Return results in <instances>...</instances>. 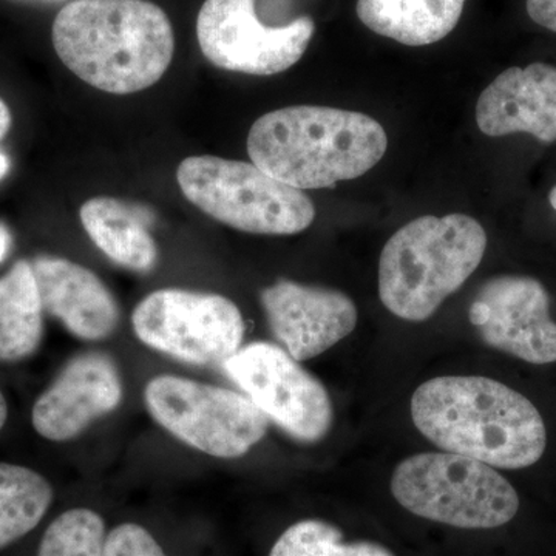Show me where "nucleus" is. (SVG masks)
Instances as JSON below:
<instances>
[{
    "mask_svg": "<svg viewBox=\"0 0 556 556\" xmlns=\"http://www.w3.org/2000/svg\"><path fill=\"white\" fill-rule=\"evenodd\" d=\"M388 138L378 121L361 112L292 105L252 124V163L291 188L325 189L362 177L386 155Z\"/></svg>",
    "mask_w": 556,
    "mask_h": 556,
    "instance_id": "nucleus-3",
    "label": "nucleus"
},
{
    "mask_svg": "<svg viewBox=\"0 0 556 556\" xmlns=\"http://www.w3.org/2000/svg\"><path fill=\"white\" fill-rule=\"evenodd\" d=\"M43 311L70 334L87 342L109 339L119 325V305L93 270L54 255L31 262Z\"/></svg>",
    "mask_w": 556,
    "mask_h": 556,
    "instance_id": "nucleus-15",
    "label": "nucleus"
},
{
    "mask_svg": "<svg viewBox=\"0 0 556 556\" xmlns=\"http://www.w3.org/2000/svg\"><path fill=\"white\" fill-rule=\"evenodd\" d=\"M222 367L289 437L313 444L331 430L334 412L327 388L285 348L269 342L248 343Z\"/></svg>",
    "mask_w": 556,
    "mask_h": 556,
    "instance_id": "nucleus-9",
    "label": "nucleus"
},
{
    "mask_svg": "<svg viewBox=\"0 0 556 556\" xmlns=\"http://www.w3.org/2000/svg\"><path fill=\"white\" fill-rule=\"evenodd\" d=\"M104 519L90 508H72L49 526L40 541L38 556H102Z\"/></svg>",
    "mask_w": 556,
    "mask_h": 556,
    "instance_id": "nucleus-21",
    "label": "nucleus"
},
{
    "mask_svg": "<svg viewBox=\"0 0 556 556\" xmlns=\"http://www.w3.org/2000/svg\"><path fill=\"white\" fill-rule=\"evenodd\" d=\"M468 317L485 345L533 365L556 362L551 298L535 278H489L479 288Z\"/></svg>",
    "mask_w": 556,
    "mask_h": 556,
    "instance_id": "nucleus-11",
    "label": "nucleus"
},
{
    "mask_svg": "<svg viewBox=\"0 0 556 556\" xmlns=\"http://www.w3.org/2000/svg\"><path fill=\"white\" fill-rule=\"evenodd\" d=\"M144 402L172 437L222 459L247 455L268 431V416L247 394L179 376L149 380Z\"/></svg>",
    "mask_w": 556,
    "mask_h": 556,
    "instance_id": "nucleus-7",
    "label": "nucleus"
},
{
    "mask_svg": "<svg viewBox=\"0 0 556 556\" xmlns=\"http://www.w3.org/2000/svg\"><path fill=\"white\" fill-rule=\"evenodd\" d=\"M412 417L437 447L495 468L530 467L546 452V426L535 405L481 376L427 380L413 394Z\"/></svg>",
    "mask_w": 556,
    "mask_h": 556,
    "instance_id": "nucleus-1",
    "label": "nucleus"
},
{
    "mask_svg": "<svg viewBox=\"0 0 556 556\" xmlns=\"http://www.w3.org/2000/svg\"><path fill=\"white\" fill-rule=\"evenodd\" d=\"M485 248L484 228L468 215L413 219L382 249L380 300L404 320H427L478 269Z\"/></svg>",
    "mask_w": 556,
    "mask_h": 556,
    "instance_id": "nucleus-4",
    "label": "nucleus"
},
{
    "mask_svg": "<svg viewBox=\"0 0 556 556\" xmlns=\"http://www.w3.org/2000/svg\"><path fill=\"white\" fill-rule=\"evenodd\" d=\"M177 181L193 206L243 232L294 236L316 218V207L302 190L278 181L254 163L189 156L179 163Z\"/></svg>",
    "mask_w": 556,
    "mask_h": 556,
    "instance_id": "nucleus-6",
    "label": "nucleus"
},
{
    "mask_svg": "<svg viewBox=\"0 0 556 556\" xmlns=\"http://www.w3.org/2000/svg\"><path fill=\"white\" fill-rule=\"evenodd\" d=\"M51 40L73 75L112 94L155 86L175 51L169 16L149 0H72L58 13Z\"/></svg>",
    "mask_w": 556,
    "mask_h": 556,
    "instance_id": "nucleus-2",
    "label": "nucleus"
},
{
    "mask_svg": "<svg viewBox=\"0 0 556 556\" xmlns=\"http://www.w3.org/2000/svg\"><path fill=\"white\" fill-rule=\"evenodd\" d=\"M530 20L556 33V0H527Z\"/></svg>",
    "mask_w": 556,
    "mask_h": 556,
    "instance_id": "nucleus-23",
    "label": "nucleus"
},
{
    "mask_svg": "<svg viewBox=\"0 0 556 556\" xmlns=\"http://www.w3.org/2000/svg\"><path fill=\"white\" fill-rule=\"evenodd\" d=\"M43 313L31 263L20 260L0 277V362L24 361L38 351Z\"/></svg>",
    "mask_w": 556,
    "mask_h": 556,
    "instance_id": "nucleus-18",
    "label": "nucleus"
},
{
    "mask_svg": "<svg viewBox=\"0 0 556 556\" xmlns=\"http://www.w3.org/2000/svg\"><path fill=\"white\" fill-rule=\"evenodd\" d=\"M102 556H167L144 527L124 522L105 536Z\"/></svg>",
    "mask_w": 556,
    "mask_h": 556,
    "instance_id": "nucleus-22",
    "label": "nucleus"
},
{
    "mask_svg": "<svg viewBox=\"0 0 556 556\" xmlns=\"http://www.w3.org/2000/svg\"><path fill=\"white\" fill-rule=\"evenodd\" d=\"M42 2H64V0H42Z\"/></svg>",
    "mask_w": 556,
    "mask_h": 556,
    "instance_id": "nucleus-29",
    "label": "nucleus"
},
{
    "mask_svg": "<svg viewBox=\"0 0 556 556\" xmlns=\"http://www.w3.org/2000/svg\"><path fill=\"white\" fill-rule=\"evenodd\" d=\"M270 331L295 361L324 354L357 325V308L345 292L278 280L260 294Z\"/></svg>",
    "mask_w": 556,
    "mask_h": 556,
    "instance_id": "nucleus-13",
    "label": "nucleus"
},
{
    "mask_svg": "<svg viewBox=\"0 0 556 556\" xmlns=\"http://www.w3.org/2000/svg\"><path fill=\"white\" fill-rule=\"evenodd\" d=\"M79 215L90 240L116 265L142 274L155 268L160 252L149 230L148 208L97 197L83 204Z\"/></svg>",
    "mask_w": 556,
    "mask_h": 556,
    "instance_id": "nucleus-16",
    "label": "nucleus"
},
{
    "mask_svg": "<svg viewBox=\"0 0 556 556\" xmlns=\"http://www.w3.org/2000/svg\"><path fill=\"white\" fill-rule=\"evenodd\" d=\"M7 419H9V404H7V399L0 391V430L5 427Z\"/></svg>",
    "mask_w": 556,
    "mask_h": 556,
    "instance_id": "nucleus-26",
    "label": "nucleus"
},
{
    "mask_svg": "<svg viewBox=\"0 0 556 556\" xmlns=\"http://www.w3.org/2000/svg\"><path fill=\"white\" fill-rule=\"evenodd\" d=\"M11 112L5 101L0 98V139L5 137L11 129Z\"/></svg>",
    "mask_w": 556,
    "mask_h": 556,
    "instance_id": "nucleus-25",
    "label": "nucleus"
},
{
    "mask_svg": "<svg viewBox=\"0 0 556 556\" xmlns=\"http://www.w3.org/2000/svg\"><path fill=\"white\" fill-rule=\"evenodd\" d=\"M467 0H357L365 27L408 47L447 38L463 16Z\"/></svg>",
    "mask_w": 556,
    "mask_h": 556,
    "instance_id": "nucleus-17",
    "label": "nucleus"
},
{
    "mask_svg": "<svg viewBox=\"0 0 556 556\" xmlns=\"http://www.w3.org/2000/svg\"><path fill=\"white\" fill-rule=\"evenodd\" d=\"M391 493L416 517L457 529H496L519 510L517 490L495 467L448 452L402 460Z\"/></svg>",
    "mask_w": 556,
    "mask_h": 556,
    "instance_id": "nucleus-5",
    "label": "nucleus"
},
{
    "mask_svg": "<svg viewBox=\"0 0 556 556\" xmlns=\"http://www.w3.org/2000/svg\"><path fill=\"white\" fill-rule=\"evenodd\" d=\"M477 123L486 137L529 134L555 142L556 67L535 62L501 73L479 97Z\"/></svg>",
    "mask_w": 556,
    "mask_h": 556,
    "instance_id": "nucleus-14",
    "label": "nucleus"
},
{
    "mask_svg": "<svg viewBox=\"0 0 556 556\" xmlns=\"http://www.w3.org/2000/svg\"><path fill=\"white\" fill-rule=\"evenodd\" d=\"M53 503V489L38 471L0 463V551L30 533Z\"/></svg>",
    "mask_w": 556,
    "mask_h": 556,
    "instance_id": "nucleus-19",
    "label": "nucleus"
},
{
    "mask_svg": "<svg viewBox=\"0 0 556 556\" xmlns=\"http://www.w3.org/2000/svg\"><path fill=\"white\" fill-rule=\"evenodd\" d=\"M131 328L146 346L200 367L225 364L247 331L232 300L181 288L146 295L131 313Z\"/></svg>",
    "mask_w": 556,
    "mask_h": 556,
    "instance_id": "nucleus-8",
    "label": "nucleus"
},
{
    "mask_svg": "<svg viewBox=\"0 0 556 556\" xmlns=\"http://www.w3.org/2000/svg\"><path fill=\"white\" fill-rule=\"evenodd\" d=\"M10 170V159L5 153L0 152V179L7 177Z\"/></svg>",
    "mask_w": 556,
    "mask_h": 556,
    "instance_id": "nucleus-27",
    "label": "nucleus"
},
{
    "mask_svg": "<svg viewBox=\"0 0 556 556\" xmlns=\"http://www.w3.org/2000/svg\"><path fill=\"white\" fill-rule=\"evenodd\" d=\"M11 244H13V237L10 229L5 225H0V263L9 257Z\"/></svg>",
    "mask_w": 556,
    "mask_h": 556,
    "instance_id": "nucleus-24",
    "label": "nucleus"
},
{
    "mask_svg": "<svg viewBox=\"0 0 556 556\" xmlns=\"http://www.w3.org/2000/svg\"><path fill=\"white\" fill-rule=\"evenodd\" d=\"M314 31L309 16L266 27L255 14V0H206L197 20L200 49L212 65L254 76L277 75L298 64Z\"/></svg>",
    "mask_w": 556,
    "mask_h": 556,
    "instance_id": "nucleus-10",
    "label": "nucleus"
},
{
    "mask_svg": "<svg viewBox=\"0 0 556 556\" xmlns=\"http://www.w3.org/2000/svg\"><path fill=\"white\" fill-rule=\"evenodd\" d=\"M123 397V376L115 358L102 351H86L70 358L35 402L33 428L47 441H72L115 412Z\"/></svg>",
    "mask_w": 556,
    "mask_h": 556,
    "instance_id": "nucleus-12",
    "label": "nucleus"
},
{
    "mask_svg": "<svg viewBox=\"0 0 556 556\" xmlns=\"http://www.w3.org/2000/svg\"><path fill=\"white\" fill-rule=\"evenodd\" d=\"M269 556H396L371 541L343 543L338 527L320 519H303L281 533Z\"/></svg>",
    "mask_w": 556,
    "mask_h": 556,
    "instance_id": "nucleus-20",
    "label": "nucleus"
},
{
    "mask_svg": "<svg viewBox=\"0 0 556 556\" xmlns=\"http://www.w3.org/2000/svg\"><path fill=\"white\" fill-rule=\"evenodd\" d=\"M548 201H551L552 207L556 211V186L551 190V195H548Z\"/></svg>",
    "mask_w": 556,
    "mask_h": 556,
    "instance_id": "nucleus-28",
    "label": "nucleus"
}]
</instances>
